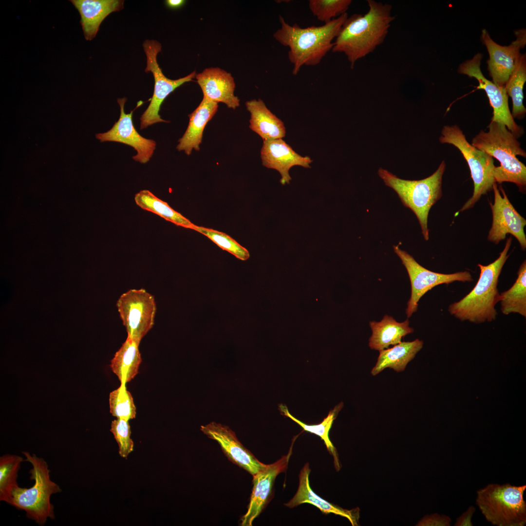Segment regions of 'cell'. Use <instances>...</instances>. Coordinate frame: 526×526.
<instances>
[{
  "label": "cell",
  "mask_w": 526,
  "mask_h": 526,
  "mask_svg": "<svg viewBox=\"0 0 526 526\" xmlns=\"http://www.w3.org/2000/svg\"><path fill=\"white\" fill-rule=\"evenodd\" d=\"M368 11L355 14L343 22L334 42L332 51L343 53L353 69L356 62L372 53L384 41L395 19L392 6L368 0Z\"/></svg>",
  "instance_id": "cell-1"
},
{
  "label": "cell",
  "mask_w": 526,
  "mask_h": 526,
  "mask_svg": "<svg viewBox=\"0 0 526 526\" xmlns=\"http://www.w3.org/2000/svg\"><path fill=\"white\" fill-rule=\"evenodd\" d=\"M347 13L321 26L301 28L297 23L290 25L279 15L281 27L273 34L280 44L289 48L288 57L293 64L292 73L297 75L304 65L315 66L332 50L334 42Z\"/></svg>",
  "instance_id": "cell-2"
},
{
  "label": "cell",
  "mask_w": 526,
  "mask_h": 526,
  "mask_svg": "<svg viewBox=\"0 0 526 526\" xmlns=\"http://www.w3.org/2000/svg\"><path fill=\"white\" fill-rule=\"evenodd\" d=\"M512 243L508 238L505 247L493 262L484 265L478 264L480 269L479 279L473 289L458 301L451 304L449 313L462 321L480 324L494 320L497 315L496 304L500 295L497 287L503 267L509 257Z\"/></svg>",
  "instance_id": "cell-3"
},
{
  "label": "cell",
  "mask_w": 526,
  "mask_h": 526,
  "mask_svg": "<svg viewBox=\"0 0 526 526\" xmlns=\"http://www.w3.org/2000/svg\"><path fill=\"white\" fill-rule=\"evenodd\" d=\"M488 128L487 132L481 130L472 139L471 144L500 162V166L495 167L494 171L496 183H513L520 191H524L526 167L516 156L526 157L525 151L521 148L517 137L504 125L491 121Z\"/></svg>",
  "instance_id": "cell-4"
},
{
  "label": "cell",
  "mask_w": 526,
  "mask_h": 526,
  "mask_svg": "<svg viewBox=\"0 0 526 526\" xmlns=\"http://www.w3.org/2000/svg\"><path fill=\"white\" fill-rule=\"evenodd\" d=\"M22 452L26 457L24 461L32 465L30 478L34 480L35 483L28 488L19 486L15 488L12 492L9 505L24 510L28 518L39 526H43L48 518L55 519L54 507L50 502L51 496L62 490L57 484L51 480L48 465L42 458L27 451Z\"/></svg>",
  "instance_id": "cell-5"
},
{
  "label": "cell",
  "mask_w": 526,
  "mask_h": 526,
  "mask_svg": "<svg viewBox=\"0 0 526 526\" xmlns=\"http://www.w3.org/2000/svg\"><path fill=\"white\" fill-rule=\"evenodd\" d=\"M445 169L446 164L443 161L433 174L419 180L402 179L381 168L378 170L385 184L394 189L403 205L416 215L426 241L429 239V212L442 197V177Z\"/></svg>",
  "instance_id": "cell-6"
},
{
  "label": "cell",
  "mask_w": 526,
  "mask_h": 526,
  "mask_svg": "<svg viewBox=\"0 0 526 526\" xmlns=\"http://www.w3.org/2000/svg\"><path fill=\"white\" fill-rule=\"evenodd\" d=\"M526 485L489 484L477 491L476 504L487 521L497 526L526 524Z\"/></svg>",
  "instance_id": "cell-7"
},
{
  "label": "cell",
  "mask_w": 526,
  "mask_h": 526,
  "mask_svg": "<svg viewBox=\"0 0 526 526\" xmlns=\"http://www.w3.org/2000/svg\"><path fill=\"white\" fill-rule=\"evenodd\" d=\"M439 141L441 143L450 144L456 147L469 166L473 182V192L459 212L468 210L472 207L483 195L492 190L494 184L496 183L494 178L496 166L493 159L470 144L462 131L456 125L444 126Z\"/></svg>",
  "instance_id": "cell-8"
},
{
  "label": "cell",
  "mask_w": 526,
  "mask_h": 526,
  "mask_svg": "<svg viewBox=\"0 0 526 526\" xmlns=\"http://www.w3.org/2000/svg\"><path fill=\"white\" fill-rule=\"evenodd\" d=\"M116 306L127 338L139 344L154 324L156 305L154 296L143 288L130 289L119 297Z\"/></svg>",
  "instance_id": "cell-9"
},
{
  "label": "cell",
  "mask_w": 526,
  "mask_h": 526,
  "mask_svg": "<svg viewBox=\"0 0 526 526\" xmlns=\"http://www.w3.org/2000/svg\"><path fill=\"white\" fill-rule=\"evenodd\" d=\"M143 47L146 55L147 65L145 72H151L154 79L153 94L150 103L140 117V129L159 122H169L162 119L159 114L161 105L165 98L177 87L191 81L196 74L193 71L188 75L177 79L167 78L159 67L157 60V54L161 52V44L155 40H146Z\"/></svg>",
  "instance_id": "cell-10"
},
{
  "label": "cell",
  "mask_w": 526,
  "mask_h": 526,
  "mask_svg": "<svg viewBox=\"0 0 526 526\" xmlns=\"http://www.w3.org/2000/svg\"><path fill=\"white\" fill-rule=\"evenodd\" d=\"M393 248L405 267L411 282V295L406 310L408 318L417 311L418 302L421 297L434 287L454 282H465L473 281L472 275L469 271L451 274L433 272L419 264L412 256L400 249L398 245H394Z\"/></svg>",
  "instance_id": "cell-11"
},
{
  "label": "cell",
  "mask_w": 526,
  "mask_h": 526,
  "mask_svg": "<svg viewBox=\"0 0 526 526\" xmlns=\"http://www.w3.org/2000/svg\"><path fill=\"white\" fill-rule=\"evenodd\" d=\"M483 56L480 53L463 62L459 67L458 72L475 78L479 85L477 89L484 90L493 109L492 122L504 125L517 137L523 133V129L518 126L511 115L508 103V95L504 87H500L487 79L480 68Z\"/></svg>",
  "instance_id": "cell-12"
},
{
  "label": "cell",
  "mask_w": 526,
  "mask_h": 526,
  "mask_svg": "<svg viewBox=\"0 0 526 526\" xmlns=\"http://www.w3.org/2000/svg\"><path fill=\"white\" fill-rule=\"evenodd\" d=\"M493 204L489 203L492 214V223L488 232L489 241L498 244L505 239L507 234L513 235L518 241L521 248H526V236L524 227L526 220L515 209L504 189L498 188L496 183L493 186Z\"/></svg>",
  "instance_id": "cell-13"
},
{
  "label": "cell",
  "mask_w": 526,
  "mask_h": 526,
  "mask_svg": "<svg viewBox=\"0 0 526 526\" xmlns=\"http://www.w3.org/2000/svg\"><path fill=\"white\" fill-rule=\"evenodd\" d=\"M516 39L509 46H501L495 42L486 29L482 31L481 39L489 54L487 61L489 74L492 82L504 87L507 82L521 55L520 49L526 44L525 29L515 32Z\"/></svg>",
  "instance_id": "cell-14"
},
{
  "label": "cell",
  "mask_w": 526,
  "mask_h": 526,
  "mask_svg": "<svg viewBox=\"0 0 526 526\" xmlns=\"http://www.w3.org/2000/svg\"><path fill=\"white\" fill-rule=\"evenodd\" d=\"M126 101L125 97L117 99L120 108L119 119L110 130L104 133H97L95 137L100 142L113 141L133 147L137 151V154L132 157L133 159L140 163L145 164L152 157L155 150L156 142L152 139L143 137L137 132L133 126L132 118L133 111L135 109L129 113H125L124 105Z\"/></svg>",
  "instance_id": "cell-15"
},
{
  "label": "cell",
  "mask_w": 526,
  "mask_h": 526,
  "mask_svg": "<svg viewBox=\"0 0 526 526\" xmlns=\"http://www.w3.org/2000/svg\"><path fill=\"white\" fill-rule=\"evenodd\" d=\"M201 430L208 437L217 442L232 462L252 476L266 466L243 445L228 426L212 422L201 426Z\"/></svg>",
  "instance_id": "cell-16"
},
{
  "label": "cell",
  "mask_w": 526,
  "mask_h": 526,
  "mask_svg": "<svg viewBox=\"0 0 526 526\" xmlns=\"http://www.w3.org/2000/svg\"><path fill=\"white\" fill-rule=\"evenodd\" d=\"M293 442L288 453L275 462L266 465L253 476V487L246 513L242 517L241 525L251 526L266 504L276 477L287 469L292 452Z\"/></svg>",
  "instance_id": "cell-17"
},
{
  "label": "cell",
  "mask_w": 526,
  "mask_h": 526,
  "mask_svg": "<svg viewBox=\"0 0 526 526\" xmlns=\"http://www.w3.org/2000/svg\"><path fill=\"white\" fill-rule=\"evenodd\" d=\"M261 157L263 166L280 172L282 185L289 184L291 180L289 173L291 167L300 166L309 168L312 162L310 157L297 153L282 138L263 140Z\"/></svg>",
  "instance_id": "cell-18"
},
{
  "label": "cell",
  "mask_w": 526,
  "mask_h": 526,
  "mask_svg": "<svg viewBox=\"0 0 526 526\" xmlns=\"http://www.w3.org/2000/svg\"><path fill=\"white\" fill-rule=\"evenodd\" d=\"M195 78L203 96L215 102H222L228 108L235 109L240 99L234 94L235 83L230 73L219 67L206 68L196 74Z\"/></svg>",
  "instance_id": "cell-19"
},
{
  "label": "cell",
  "mask_w": 526,
  "mask_h": 526,
  "mask_svg": "<svg viewBox=\"0 0 526 526\" xmlns=\"http://www.w3.org/2000/svg\"><path fill=\"white\" fill-rule=\"evenodd\" d=\"M309 464L306 463L301 469L299 475V485L294 497L285 506L293 508L303 503L313 505L323 513H333L347 518L352 526H358L359 518V509L357 507L351 510L342 508L326 501L317 495L309 485V476L310 473Z\"/></svg>",
  "instance_id": "cell-20"
},
{
  "label": "cell",
  "mask_w": 526,
  "mask_h": 526,
  "mask_svg": "<svg viewBox=\"0 0 526 526\" xmlns=\"http://www.w3.org/2000/svg\"><path fill=\"white\" fill-rule=\"evenodd\" d=\"M70 1L79 13L80 24L87 40H91L96 36L101 23L110 14L123 8L124 1L122 0Z\"/></svg>",
  "instance_id": "cell-21"
},
{
  "label": "cell",
  "mask_w": 526,
  "mask_h": 526,
  "mask_svg": "<svg viewBox=\"0 0 526 526\" xmlns=\"http://www.w3.org/2000/svg\"><path fill=\"white\" fill-rule=\"evenodd\" d=\"M218 108V103L203 96L199 106L188 115V125L184 135L178 140L176 147L178 150L184 151L189 155L193 149L200 150L204 130L215 114Z\"/></svg>",
  "instance_id": "cell-22"
},
{
  "label": "cell",
  "mask_w": 526,
  "mask_h": 526,
  "mask_svg": "<svg viewBox=\"0 0 526 526\" xmlns=\"http://www.w3.org/2000/svg\"><path fill=\"white\" fill-rule=\"evenodd\" d=\"M245 105L250 113V129L263 140L282 138L285 136L283 122L267 108L262 99L249 100Z\"/></svg>",
  "instance_id": "cell-23"
},
{
  "label": "cell",
  "mask_w": 526,
  "mask_h": 526,
  "mask_svg": "<svg viewBox=\"0 0 526 526\" xmlns=\"http://www.w3.org/2000/svg\"><path fill=\"white\" fill-rule=\"evenodd\" d=\"M370 326L372 334L369 345L371 349L378 351L400 343L404 337L413 332L408 319L398 322L388 315L384 316L379 322L371 321Z\"/></svg>",
  "instance_id": "cell-24"
},
{
  "label": "cell",
  "mask_w": 526,
  "mask_h": 526,
  "mask_svg": "<svg viewBox=\"0 0 526 526\" xmlns=\"http://www.w3.org/2000/svg\"><path fill=\"white\" fill-rule=\"evenodd\" d=\"M423 345L422 340L416 339L412 341H401L391 348L379 351L377 362L371 372L372 375L376 376L387 368L396 372L404 371Z\"/></svg>",
  "instance_id": "cell-25"
},
{
  "label": "cell",
  "mask_w": 526,
  "mask_h": 526,
  "mask_svg": "<svg viewBox=\"0 0 526 526\" xmlns=\"http://www.w3.org/2000/svg\"><path fill=\"white\" fill-rule=\"evenodd\" d=\"M139 345L127 338L111 361L110 367L121 384L131 381L138 373L142 361Z\"/></svg>",
  "instance_id": "cell-26"
},
{
  "label": "cell",
  "mask_w": 526,
  "mask_h": 526,
  "mask_svg": "<svg viewBox=\"0 0 526 526\" xmlns=\"http://www.w3.org/2000/svg\"><path fill=\"white\" fill-rule=\"evenodd\" d=\"M136 204L142 209L152 212L177 226L191 229L194 225L188 219L178 212L169 204L155 196L149 190L144 189L134 196Z\"/></svg>",
  "instance_id": "cell-27"
},
{
  "label": "cell",
  "mask_w": 526,
  "mask_h": 526,
  "mask_svg": "<svg viewBox=\"0 0 526 526\" xmlns=\"http://www.w3.org/2000/svg\"><path fill=\"white\" fill-rule=\"evenodd\" d=\"M517 278L508 290L500 294L501 310L507 315L517 313L526 317V262L521 264Z\"/></svg>",
  "instance_id": "cell-28"
},
{
  "label": "cell",
  "mask_w": 526,
  "mask_h": 526,
  "mask_svg": "<svg viewBox=\"0 0 526 526\" xmlns=\"http://www.w3.org/2000/svg\"><path fill=\"white\" fill-rule=\"evenodd\" d=\"M343 404L342 402L338 404L335 406L333 410L329 412L328 415L321 423L315 425H308L305 424L295 418L289 413L288 409L285 405L281 404L279 406V410L282 415L290 418L291 419L296 422L305 431L315 434L319 436L321 439L323 440L327 450L333 456L334 464L337 470H339L340 469V466L336 449L330 440L329 433L334 420L336 418L339 412L343 407Z\"/></svg>",
  "instance_id": "cell-29"
},
{
  "label": "cell",
  "mask_w": 526,
  "mask_h": 526,
  "mask_svg": "<svg viewBox=\"0 0 526 526\" xmlns=\"http://www.w3.org/2000/svg\"><path fill=\"white\" fill-rule=\"evenodd\" d=\"M526 81V57L521 54L506 83L505 88L512 101L511 115L514 118H523L526 109L523 105V88Z\"/></svg>",
  "instance_id": "cell-30"
},
{
  "label": "cell",
  "mask_w": 526,
  "mask_h": 526,
  "mask_svg": "<svg viewBox=\"0 0 526 526\" xmlns=\"http://www.w3.org/2000/svg\"><path fill=\"white\" fill-rule=\"evenodd\" d=\"M24 461L16 454H6L0 457V501L9 504L13 490L19 486L18 472Z\"/></svg>",
  "instance_id": "cell-31"
},
{
  "label": "cell",
  "mask_w": 526,
  "mask_h": 526,
  "mask_svg": "<svg viewBox=\"0 0 526 526\" xmlns=\"http://www.w3.org/2000/svg\"><path fill=\"white\" fill-rule=\"evenodd\" d=\"M110 412L117 418L129 421L136 417V407L131 393L121 384L109 395Z\"/></svg>",
  "instance_id": "cell-32"
},
{
  "label": "cell",
  "mask_w": 526,
  "mask_h": 526,
  "mask_svg": "<svg viewBox=\"0 0 526 526\" xmlns=\"http://www.w3.org/2000/svg\"><path fill=\"white\" fill-rule=\"evenodd\" d=\"M351 0H310L308 7L312 14L324 23L346 13Z\"/></svg>",
  "instance_id": "cell-33"
},
{
  "label": "cell",
  "mask_w": 526,
  "mask_h": 526,
  "mask_svg": "<svg viewBox=\"0 0 526 526\" xmlns=\"http://www.w3.org/2000/svg\"><path fill=\"white\" fill-rule=\"evenodd\" d=\"M192 229L205 235L223 250L241 260L245 261L249 258V253L245 248L224 232L195 225Z\"/></svg>",
  "instance_id": "cell-34"
},
{
  "label": "cell",
  "mask_w": 526,
  "mask_h": 526,
  "mask_svg": "<svg viewBox=\"0 0 526 526\" xmlns=\"http://www.w3.org/2000/svg\"><path fill=\"white\" fill-rule=\"evenodd\" d=\"M110 431L118 445L119 455L123 458L127 457L133 449L128 421L119 418L113 420L111 423Z\"/></svg>",
  "instance_id": "cell-35"
},
{
  "label": "cell",
  "mask_w": 526,
  "mask_h": 526,
  "mask_svg": "<svg viewBox=\"0 0 526 526\" xmlns=\"http://www.w3.org/2000/svg\"><path fill=\"white\" fill-rule=\"evenodd\" d=\"M451 519L450 517L434 513L424 516L419 521L416 526H450L451 525Z\"/></svg>",
  "instance_id": "cell-36"
},
{
  "label": "cell",
  "mask_w": 526,
  "mask_h": 526,
  "mask_svg": "<svg viewBox=\"0 0 526 526\" xmlns=\"http://www.w3.org/2000/svg\"><path fill=\"white\" fill-rule=\"evenodd\" d=\"M475 511V508L470 506L466 511L457 518L454 526H472V517Z\"/></svg>",
  "instance_id": "cell-37"
},
{
  "label": "cell",
  "mask_w": 526,
  "mask_h": 526,
  "mask_svg": "<svg viewBox=\"0 0 526 526\" xmlns=\"http://www.w3.org/2000/svg\"><path fill=\"white\" fill-rule=\"evenodd\" d=\"M185 1L184 0H167L165 3L167 6L171 8H177L182 6Z\"/></svg>",
  "instance_id": "cell-38"
}]
</instances>
